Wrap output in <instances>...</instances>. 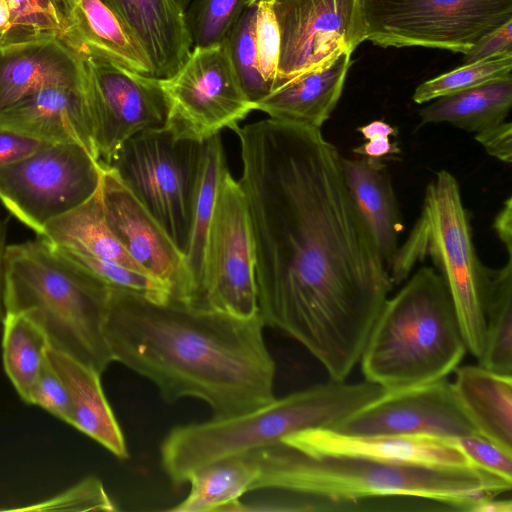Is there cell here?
<instances>
[{
    "instance_id": "cell-49",
    "label": "cell",
    "mask_w": 512,
    "mask_h": 512,
    "mask_svg": "<svg viewBox=\"0 0 512 512\" xmlns=\"http://www.w3.org/2000/svg\"><path fill=\"white\" fill-rule=\"evenodd\" d=\"M183 11L186 10L191 0H173Z\"/></svg>"
},
{
    "instance_id": "cell-38",
    "label": "cell",
    "mask_w": 512,
    "mask_h": 512,
    "mask_svg": "<svg viewBox=\"0 0 512 512\" xmlns=\"http://www.w3.org/2000/svg\"><path fill=\"white\" fill-rule=\"evenodd\" d=\"M472 466L512 482V454L479 434L452 439Z\"/></svg>"
},
{
    "instance_id": "cell-48",
    "label": "cell",
    "mask_w": 512,
    "mask_h": 512,
    "mask_svg": "<svg viewBox=\"0 0 512 512\" xmlns=\"http://www.w3.org/2000/svg\"><path fill=\"white\" fill-rule=\"evenodd\" d=\"M11 24V10L5 0H0V38L9 30Z\"/></svg>"
},
{
    "instance_id": "cell-12",
    "label": "cell",
    "mask_w": 512,
    "mask_h": 512,
    "mask_svg": "<svg viewBox=\"0 0 512 512\" xmlns=\"http://www.w3.org/2000/svg\"><path fill=\"white\" fill-rule=\"evenodd\" d=\"M194 306L241 318L259 314L255 250L246 200L229 167L219 185Z\"/></svg>"
},
{
    "instance_id": "cell-46",
    "label": "cell",
    "mask_w": 512,
    "mask_h": 512,
    "mask_svg": "<svg viewBox=\"0 0 512 512\" xmlns=\"http://www.w3.org/2000/svg\"><path fill=\"white\" fill-rule=\"evenodd\" d=\"M8 224L0 218V317L4 315L3 289H4V261L8 246Z\"/></svg>"
},
{
    "instance_id": "cell-45",
    "label": "cell",
    "mask_w": 512,
    "mask_h": 512,
    "mask_svg": "<svg viewBox=\"0 0 512 512\" xmlns=\"http://www.w3.org/2000/svg\"><path fill=\"white\" fill-rule=\"evenodd\" d=\"M366 140H370L377 137H390L396 136L398 131L388 123L375 120L357 129Z\"/></svg>"
},
{
    "instance_id": "cell-23",
    "label": "cell",
    "mask_w": 512,
    "mask_h": 512,
    "mask_svg": "<svg viewBox=\"0 0 512 512\" xmlns=\"http://www.w3.org/2000/svg\"><path fill=\"white\" fill-rule=\"evenodd\" d=\"M47 357L65 382L71 400L69 425L119 459L129 452L123 432L105 396L101 374L77 359L49 347Z\"/></svg>"
},
{
    "instance_id": "cell-9",
    "label": "cell",
    "mask_w": 512,
    "mask_h": 512,
    "mask_svg": "<svg viewBox=\"0 0 512 512\" xmlns=\"http://www.w3.org/2000/svg\"><path fill=\"white\" fill-rule=\"evenodd\" d=\"M364 9L366 40L374 45L462 54L512 18V0H364Z\"/></svg>"
},
{
    "instance_id": "cell-3",
    "label": "cell",
    "mask_w": 512,
    "mask_h": 512,
    "mask_svg": "<svg viewBox=\"0 0 512 512\" xmlns=\"http://www.w3.org/2000/svg\"><path fill=\"white\" fill-rule=\"evenodd\" d=\"M258 466L253 490L322 499L328 511L408 510L409 497L474 512L512 482L475 467H428L343 455H311L282 441L249 453Z\"/></svg>"
},
{
    "instance_id": "cell-5",
    "label": "cell",
    "mask_w": 512,
    "mask_h": 512,
    "mask_svg": "<svg viewBox=\"0 0 512 512\" xmlns=\"http://www.w3.org/2000/svg\"><path fill=\"white\" fill-rule=\"evenodd\" d=\"M385 390L370 381L330 379L238 415L174 427L160 446L161 465L174 485L204 466L243 456L307 429H333Z\"/></svg>"
},
{
    "instance_id": "cell-19",
    "label": "cell",
    "mask_w": 512,
    "mask_h": 512,
    "mask_svg": "<svg viewBox=\"0 0 512 512\" xmlns=\"http://www.w3.org/2000/svg\"><path fill=\"white\" fill-rule=\"evenodd\" d=\"M84 79L81 55L57 36L0 44V110L42 89L78 86Z\"/></svg>"
},
{
    "instance_id": "cell-18",
    "label": "cell",
    "mask_w": 512,
    "mask_h": 512,
    "mask_svg": "<svg viewBox=\"0 0 512 512\" xmlns=\"http://www.w3.org/2000/svg\"><path fill=\"white\" fill-rule=\"evenodd\" d=\"M282 442L311 455L353 456L428 467H474L452 439L430 436H353L315 428L288 435Z\"/></svg>"
},
{
    "instance_id": "cell-20",
    "label": "cell",
    "mask_w": 512,
    "mask_h": 512,
    "mask_svg": "<svg viewBox=\"0 0 512 512\" xmlns=\"http://www.w3.org/2000/svg\"><path fill=\"white\" fill-rule=\"evenodd\" d=\"M146 51L152 75L166 79L188 58L192 42L185 11L173 0H103Z\"/></svg>"
},
{
    "instance_id": "cell-35",
    "label": "cell",
    "mask_w": 512,
    "mask_h": 512,
    "mask_svg": "<svg viewBox=\"0 0 512 512\" xmlns=\"http://www.w3.org/2000/svg\"><path fill=\"white\" fill-rule=\"evenodd\" d=\"M248 5V0H193L185 10L193 47L222 43Z\"/></svg>"
},
{
    "instance_id": "cell-32",
    "label": "cell",
    "mask_w": 512,
    "mask_h": 512,
    "mask_svg": "<svg viewBox=\"0 0 512 512\" xmlns=\"http://www.w3.org/2000/svg\"><path fill=\"white\" fill-rule=\"evenodd\" d=\"M11 10L0 44L53 35L65 40L73 26L77 0H5Z\"/></svg>"
},
{
    "instance_id": "cell-7",
    "label": "cell",
    "mask_w": 512,
    "mask_h": 512,
    "mask_svg": "<svg viewBox=\"0 0 512 512\" xmlns=\"http://www.w3.org/2000/svg\"><path fill=\"white\" fill-rule=\"evenodd\" d=\"M425 257L432 259L448 288L467 351L479 359L485 345L484 265L474 248L458 181L446 170L438 171L426 187L421 214L388 269L393 284L404 281Z\"/></svg>"
},
{
    "instance_id": "cell-2",
    "label": "cell",
    "mask_w": 512,
    "mask_h": 512,
    "mask_svg": "<svg viewBox=\"0 0 512 512\" xmlns=\"http://www.w3.org/2000/svg\"><path fill=\"white\" fill-rule=\"evenodd\" d=\"M264 327L259 314L241 318L111 288L104 331L113 362L150 380L165 402L200 399L221 418L275 399Z\"/></svg>"
},
{
    "instance_id": "cell-6",
    "label": "cell",
    "mask_w": 512,
    "mask_h": 512,
    "mask_svg": "<svg viewBox=\"0 0 512 512\" xmlns=\"http://www.w3.org/2000/svg\"><path fill=\"white\" fill-rule=\"evenodd\" d=\"M466 351L448 288L425 266L386 299L359 362L365 380L398 391L447 378Z\"/></svg>"
},
{
    "instance_id": "cell-25",
    "label": "cell",
    "mask_w": 512,
    "mask_h": 512,
    "mask_svg": "<svg viewBox=\"0 0 512 512\" xmlns=\"http://www.w3.org/2000/svg\"><path fill=\"white\" fill-rule=\"evenodd\" d=\"M64 41L153 77L150 59L141 43L103 0H77L73 26Z\"/></svg>"
},
{
    "instance_id": "cell-34",
    "label": "cell",
    "mask_w": 512,
    "mask_h": 512,
    "mask_svg": "<svg viewBox=\"0 0 512 512\" xmlns=\"http://www.w3.org/2000/svg\"><path fill=\"white\" fill-rule=\"evenodd\" d=\"M256 15L257 4L246 7L224 40L241 86L254 107L256 102L271 92L258 68L255 46Z\"/></svg>"
},
{
    "instance_id": "cell-43",
    "label": "cell",
    "mask_w": 512,
    "mask_h": 512,
    "mask_svg": "<svg viewBox=\"0 0 512 512\" xmlns=\"http://www.w3.org/2000/svg\"><path fill=\"white\" fill-rule=\"evenodd\" d=\"M493 228L504 245L508 258H512V197L509 196L495 217Z\"/></svg>"
},
{
    "instance_id": "cell-21",
    "label": "cell",
    "mask_w": 512,
    "mask_h": 512,
    "mask_svg": "<svg viewBox=\"0 0 512 512\" xmlns=\"http://www.w3.org/2000/svg\"><path fill=\"white\" fill-rule=\"evenodd\" d=\"M351 55L341 54L327 67L281 84L256 102L255 110L275 120L321 129L342 95Z\"/></svg>"
},
{
    "instance_id": "cell-36",
    "label": "cell",
    "mask_w": 512,
    "mask_h": 512,
    "mask_svg": "<svg viewBox=\"0 0 512 512\" xmlns=\"http://www.w3.org/2000/svg\"><path fill=\"white\" fill-rule=\"evenodd\" d=\"M12 510L115 511L117 506L108 495L103 483L95 476H88L53 497Z\"/></svg>"
},
{
    "instance_id": "cell-26",
    "label": "cell",
    "mask_w": 512,
    "mask_h": 512,
    "mask_svg": "<svg viewBox=\"0 0 512 512\" xmlns=\"http://www.w3.org/2000/svg\"><path fill=\"white\" fill-rule=\"evenodd\" d=\"M228 167L220 134L202 143L194 191L190 232L184 252L185 303L194 306L201 283L204 256L219 185Z\"/></svg>"
},
{
    "instance_id": "cell-41",
    "label": "cell",
    "mask_w": 512,
    "mask_h": 512,
    "mask_svg": "<svg viewBox=\"0 0 512 512\" xmlns=\"http://www.w3.org/2000/svg\"><path fill=\"white\" fill-rule=\"evenodd\" d=\"M474 138L489 155L508 164L512 162L511 122L503 121L495 126L475 133Z\"/></svg>"
},
{
    "instance_id": "cell-31",
    "label": "cell",
    "mask_w": 512,
    "mask_h": 512,
    "mask_svg": "<svg viewBox=\"0 0 512 512\" xmlns=\"http://www.w3.org/2000/svg\"><path fill=\"white\" fill-rule=\"evenodd\" d=\"M2 321L4 370L21 400L28 403L50 345L42 328L25 314L5 312Z\"/></svg>"
},
{
    "instance_id": "cell-13",
    "label": "cell",
    "mask_w": 512,
    "mask_h": 512,
    "mask_svg": "<svg viewBox=\"0 0 512 512\" xmlns=\"http://www.w3.org/2000/svg\"><path fill=\"white\" fill-rule=\"evenodd\" d=\"M74 49L84 63L99 161L109 165L127 140L140 132L164 127L165 95L160 79L131 71L96 53Z\"/></svg>"
},
{
    "instance_id": "cell-10",
    "label": "cell",
    "mask_w": 512,
    "mask_h": 512,
    "mask_svg": "<svg viewBox=\"0 0 512 512\" xmlns=\"http://www.w3.org/2000/svg\"><path fill=\"white\" fill-rule=\"evenodd\" d=\"M102 162L76 144H47L0 167V201L40 236L54 218L99 189Z\"/></svg>"
},
{
    "instance_id": "cell-24",
    "label": "cell",
    "mask_w": 512,
    "mask_h": 512,
    "mask_svg": "<svg viewBox=\"0 0 512 512\" xmlns=\"http://www.w3.org/2000/svg\"><path fill=\"white\" fill-rule=\"evenodd\" d=\"M454 372V395L476 432L512 454V375L479 364Z\"/></svg>"
},
{
    "instance_id": "cell-30",
    "label": "cell",
    "mask_w": 512,
    "mask_h": 512,
    "mask_svg": "<svg viewBox=\"0 0 512 512\" xmlns=\"http://www.w3.org/2000/svg\"><path fill=\"white\" fill-rule=\"evenodd\" d=\"M257 477L258 466L251 454L214 462L191 475L188 495L167 511H225L253 491Z\"/></svg>"
},
{
    "instance_id": "cell-4",
    "label": "cell",
    "mask_w": 512,
    "mask_h": 512,
    "mask_svg": "<svg viewBox=\"0 0 512 512\" xmlns=\"http://www.w3.org/2000/svg\"><path fill=\"white\" fill-rule=\"evenodd\" d=\"M111 287L40 236L8 244L4 313H22L51 348L102 374L113 362L104 325Z\"/></svg>"
},
{
    "instance_id": "cell-37",
    "label": "cell",
    "mask_w": 512,
    "mask_h": 512,
    "mask_svg": "<svg viewBox=\"0 0 512 512\" xmlns=\"http://www.w3.org/2000/svg\"><path fill=\"white\" fill-rule=\"evenodd\" d=\"M256 4L255 46L258 68L262 78L272 91L277 77L280 53L279 28L272 0H263Z\"/></svg>"
},
{
    "instance_id": "cell-14",
    "label": "cell",
    "mask_w": 512,
    "mask_h": 512,
    "mask_svg": "<svg viewBox=\"0 0 512 512\" xmlns=\"http://www.w3.org/2000/svg\"><path fill=\"white\" fill-rule=\"evenodd\" d=\"M280 34L274 88L352 54L367 38L364 0H272Z\"/></svg>"
},
{
    "instance_id": "cell-42",
    "label": "cell",
    "mask_w": 512,
    "mask_h": 512,
    "mask_svg": "<svg viewBox=\"0 0 512 512\" xmlns=\"http://www.w3.org/2000/svg\"><path fill=\"white\" fill-rule=\"evenodd\" d=\"M43 144L11 130L0 128V167L30 155Z\"/></svg>"
},
{
    "instance_id": "cell-50",
    "label": "cell",
    "mask_w": 512,
    "mask_h": 512,
    "mask_svg": "<svg viewBox=\"0 0 512 512\" xmlns=\"http://www.w3.org/2000/svg\"><path fill=\"white\" fill-rule=\"evenodd\" d=\"M260 1H263V0H248V5H247V7H248V6H251V5H254V4H256V3L260 2Z\"/></svg>"
},
{
    "instance_id": "cell-22",
    "label": "cell",
    "mask_w": 512,
    "mask_h": 512,
    "mask_svg": "<svg viewBox=\"0 0 512 512\" xmlns=\"http://www.w3.org/2000/svg\"><path fill=\"white\" fill-rule=\"evenodd\" d=\"M341 167L349 194L389 269L403 230L389 173L379 159L369 157H341Z\"/></svg>"
},
{
    "instance_id": "cell-16",
    "label": "cell",
    "mask_w": 512,
    "mask_h": 512,
    "mask_svg": "<svg viewBox=\"0 0 512 512\" xmlns=\"http://www.w3.org/2000/svg\"><path fill=\"white\" fill-rule=\"evenodd\" d=\"M102 165L99 192L109 228L143 270L169 287L172 299L185 303L183 253L116 171Z\"/></svg>"
},
{
    "instance_id": "cell-47",
    "label": "cell",
    "mask_w": 512,
    "mask_h": 512,
    "mask_svg": "<svg viewBox=\"0 0 512 512\" xmlns=\"http://www.w3.org/2000/svg\"><path fill=\"white\" fill-rule=\"evenodd\" d=\"M475 512H512V501L497 499V497L488 498L476 507Z\"/></svg>"
},
{
    "instance_id": "cell-44",
    "label": "cell",
    "mask_w": 512,
    "mask_h": 512,
    "mask_svg": "<svg viewBox=\"0 0 512 512\" xmlns=\"http://www.w3.org/2000/svg\"><path fill=\"white\" fill-rule=\"evenodd\" d=\"M353 152L363 157L379 159L386 155L400 153V148L398 143L391 141L389 137H377L355 147Z\"/></svg>"
},
{
    "instance_id": "cell-11",
    "label": "cell",
    "mask_w": 512,
    "mask_h": 512,
    "mask_svg": "<svg viewBox=\"0 0 512 512\" xmlns=\"http://www.w3.org/2000/svg\"><path fill=\"white\" fill-rule=\"evenodd\" d=\"M167 103L164 128L175 139L202 143L234 131L255 110L236 74L224 41L193 47L175 74L160 79Z\"/></svg>"
},
{
    "instance_id": "cell-28",
    "label": "cell",
    "mask_w": 512,
    "mask_h": 512,
    "mask_svg": "<svg viewBox=\"0 0 512 512\" xmlns=\"http://www.w3.org/2000/svg\"><path fill=\"white\" fill-rule=\"evenodd\" d=\"M512 105V76L432 100L419 111L422 124L447 122L478 133L505 121Z\"/></svg>"
},
{
    "instance_id": "cell-27",
    "label": "cell",
    "mask_w": 512,
    "mask_h": 512,
    "mask_svg": "<svg viewBox=\"0 0 512 512\" xmlns=\"http://www.w3.org/2000/svg\"><path fill=\"white\" fill-rule=\"evenodd\" d=\"M40 237L59 249L114 261L147 273L129 256L109 228L99 189L79 206L51 220Z\"/></svg>"
},
{
    "instance_id": "cell-8",
    "label": "cell",
    "mask_w": 512,
    "mask_h": 512,
    "mask_svg": "<svg viewBox=\"0 0 512 512\" xmlns=\"http://www.w3.org/2000/svg\"><path fill=\"white\" fill-rule=\"evenodd\" d=\"M202 143L175 139L164 127L146 130L127 140L109 164L183 255Z\"/></svg>"
},
{
    "instance_id": "cell-15",
    "label": "cell",
    "mask_w": 512,
    "mask_h": 512,
    "mask_svg": "<svg viewBox=\"0 0 512 512\" xmlns=\"http://www.w3.org/2000/svg\"><path fill=\"white\" fill-rule=\"evenodd\" d=\"M331 430L353 436L417 435L447 440L478 434L447 378L385 391Z\"/></svg>"
},
{
    "instance_id": "cell-33",
    "label": "cell",
    "mask_w": 512,
    "mask_h": 512,
    "mask_svg": "<svg viewBox=\"0 0 512 512\" xmlns=\"http://www.w3.org/2000/svg\"><path fill=\"white\" fill-rule=\"evenodd\" d=\"M512 55L463 64L449 72L424 81L413 93V101L423 104L495 80L511 77Z\"/></svg>"
},
{
    "instance_id": "cell-40",
    "label": "cell",
    "mask_w": 512,
    "mask_h": 512,
    "mask_svg": "<svg viewBox=\"0 0 512 512\" xmlns=\"http://www.w3.org/2000/svg\"><path fill=\"white\" fill-rule=\"evenodd\" d=\"M463 55L464 64L512 55V18L481 35Z\"/></svg>"
},
{
    "instance_id": "cell-17",
    "label": "cell",
    "mask_w": 512,
    "mask_h": 512,
    "mask_svg": "<svg viewBox=\"0 0 512 512\" xmlns=\"http://www.w3.org/2000/svg\"><path fill=\"white\" fill-rule=\"evenodd\" d=\"M0 128L42 143L76 144L99 160L86 79L78 86L42 89L1 109Z\"/></svg>"
},
{
    "instance_id": "cell-29",
    "label": "cell",
    "mask_w": 512,
    "mask_h": 512,
    "mask_svg": "<svg viewBox=\"0 0 512 512\" xmlns=\"http://www.w3.org/2000/svg\"><path fill=\"white\" fill-rule=\"evenodd\" d=\"M481 303L485 345L479 365L512 375V258L499 269L483 266Z\"/></svg>"
},
{
    "instance_id": "cell-39",
    "label": "cell",
    "mask_w": 512,
    "mask_h": 512,
    "mask_svg": "<svg viewBox=\"0 0 512 512\" xmlns=\"http://www.w3.org/2000/svg\"><path fill=\"white\" fill-rule=\"evenodd\" d=\"M27 404L36 405L69 424L71 400L67 386L47 360L36 379Z\"/></svg>"
},
{
    "instance_id": "cell-1",
    "label": "cell",
    "mask_w": 512,
    "mask_h": 512,
    "mask_svg": "<svg viewBox=\"0 0 512 512\" xmlns=\"http://www.w3.org/2000/svg\"><path fill=\"white\" fill-rule=\"evenodd\" d=\"M255 250L258 313L345 381L394 284L321 129L261 119L234 130Z\"/></svg>"
}]
</instances>
